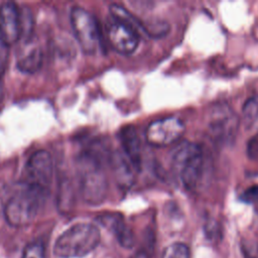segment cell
Returning <instances> with one entry per match:
<instances>
[{"instance_id": "cell-1", "label": "cell", "mask_w": 258, "mask_h": 258, "mask_svg": "<svg viewBox=\"0 0 258 258\" xmlns=\"http://www.w3.org/2000/svg\"><path fill=\"white\" fill-rule=\"evenodd\" d=\"M101 240L99 229L89 223L76 224L56 239L53 252L59 258H80L97 248Z\"/></svg>"}, {"instance_id": "cell-2", "label": "cell", "mask_w": 258, "mask_h": 258, "mask_svg": "<svg viewBox=\"0 0 258 258\" xmlns=\"http://www.w3.org/2000/svg\"><path fill=\"white\" fill-rule=\"evenodd\" d=\"M80 191L83 200L90 205L103 203L107 196L108 183L102 158L93 151L86 152L80 160Z\"/></svg>"}, {"instance_id": "cell-3", "label": "cell", "mask_w": 258, "mask_h": 258, "mask_svg": "<svg viewBox=\"0 0 258 258\" xmlns=\"http://www.w3.org/2000/svg\"><path fill=\"white\" fill-rule=\"evenodd\" d=\"M203 151L196 143L181 142L172 152L173 171L186 189H191L198 184L203 171Z\"/></svg>"}, {"instance_id": "cell-4", "label": "cell", "mask_w": 258, "mask_h": 258, "mask_svg": "<svg viewBox=\"0 0 258 258\" xmlns=\"http://www.w3.org/2000/svg\"><path fill=\"white\" fill-rule=\"evenodd\" d=\"M43 195L34 187L24 185L7 201L4 207L6 222L13 227H24L30 224L37 215Z\"/></svg>"}, {"instance_id": "cell-5", "label": "cell", "mask_w": 258, "mask_h": 258, "mask_svg": "<svg viewBox=\"0 0 258 258\" xmlns=\"http://www.w3.org/2000/svg\"><path fill=\"white\" fill-rule=\"evenodd\" d=\"M70 19L74 34L85 53L96 51L100 43V30L95 16L80 6L71 9Z\"/></svg>"}, {"instance_id": "cell-6", "label": "cell", "mask_w": 258, "mask_h": 258, "mask_svg": "<svg viewBox=\"0 0 258 258\" xmlns=\"http://www.w3.org/2000/svg\"><path fill=\"white\" fill-rule=\"evenodd\" d=\"M26 184L45 194L52 181L53 163L50 154L45 150H37L30 155L26 167Z\"/></svg>"}, {"instance_id": "cell-7", "label": "cell", "mask_w": 258, "mask_h": 258, "mask_svg": "<svg viewBox=\"0 0 258 258\" xmlns=\"http://www.w3.org/2000/svg\"><path fill=\"white\" fill-rule=\"evenodd\" d=\"M185 126L177 117H166L150 123L145 131L148 144L163 147L176 142L184 133Z\"/></svg>"}, {"instance_id": "cell-8", "label": "cell", "mask_w": 258, "mask_h": 258, "mask_svg": "<svg viewBox=\"0 0 258 258\" xmlns=\"http://www.w3.org/2000/svg\"><path fill=\"white\" fill-rule=\"evenodd\" d=\"M22 33L21 14L13 2L0 4V42L9 47L16 43Z\"/></svg>"}, {"instance_id": "cell-9", "label": "cell", "mask_w": 258, "mask_h": 258, "mask_svg": "<svg viewBox=\"0 0 258 258\" xmlns=\"http://www.w3.org/2000/svg\"><path fill=\"white\" fill-rule=\"evenodd\" d=\"M107 36L111 47L124 55L133 53L140 41V34L136 30L115 20L108 26Z\"/></svg>"}, {"instance_id": "cell-10", "label": "cell", "mask_w": 258, "mask_h": 258, "mask_svg": "<svg viewBox=\"0 0 258 258\" xmlns=\"http://www.w3.org/2000/svg\"><path fill=\"white\" fill-rule=\"evenodd\" d=\"M209 126L215 138L227 141L235 135L238 119L227 105H218L211 112Z\"/></svg>"}, {"instance_id": "cell-11", "label": "cell", "mask_w": 258, "mask_h": 258, "mask_svg": "<svg viewBox=\"0 0 258 258\" xmlns=\"http://www.w3.org/2000/svg\"><path fill=\"white\" fill-rule=\"evenodd\" d=\"M110 163L112 167V171L114 173V177L118 185L127 189L131 187L134 182V167L129 159L123 152L115 151L111 154Z\"/></svg>"}, {"instance_id": "cell-12", "label": "cell", "mask_w": 258, "mask_h": 258, "mask_svg": "<svg viewBox=\"0 0 258 258\" xmlns=\"http://www.w3.org/2000/svg\"><path fill=\"white\" fill-rule=\"evenodd\" d=\"M119 136L123 153L132 163L135 170H139L141 167V144L135 128L126 126L120 131Z\"/></svg>"}, {"instance_id": "cell-13", "label": "cell", "mask_w": 258, "mask_h": 258, "mask_svg": "<svg viewBox=\"0 0 258 258\" xmlns=\"http://www.w3.org/2000/svg\"><path fill=\"white\" fill-rule=\"evenodd\" d=\"M42 51L39 46L32 43H26V47L17 56L16 66L17 69L24 74L35 73L42 63Z\"/></svg>"}, {"instance_id": "cell-14", "label": "cell", "mask_w": 258, "mask_h": 258, "mask_svg": "<svg viewBox=\"0 0 258 258\" xmlns=\"http://www.w3.org/2000/svg\"><path fill=\"white\" fill-rule=\"evenodd\" d=\"M100 223L108 228L117 238L119 243L126 248H130L134 243L133 234L118 215H107L100 218Z\"/></svg>"}, {"instance_id": "cell-15", "label": "cell", "mask_w": 258, "mask_h": 258, "mask_svg": "<svg viewBox=\"0 0 258 258\" xmlns=\"http://www.w3.org/2000/svg\"><path fill=\"white\" fill-rule=\"evenodd\" d=\"M243 121L247 126H251L258 119V96L248 99L242 109Z\"/></svg>"}, {"instance_id": "cell-16", "label": "cell", "mask_w": 258, "mask_h": 258, "mask_svg": "<svg viewBox=\"0 0 258 258\" xmlns=\"http://www.w3.org/2000/svg\"><path fill=\"white\" fill-rule=\"evenodd\" d=\"M162 258H190L189 249L183 243H172L164 249Z\"/></svg>"}, {"instance_id": "cell-17", "label": "cell", "mask_w": 258, "mask_h": 258, "mask_svg": "<svg viewBox=\"0 0 258 258\" xmlns=\"http://www.w3.org/2000/svg\"><path fill=\"white\" fill-rule=\"evenodd\" d=\"M21 258H45L44 247L39 242H32L25 246Z\"/></svg>"}, {"instance_id": "cell-18", "label": "cell", "mask_w": 258, "mask_h": 258, "mask_svg": "<svg viewBox=\"0 0 258 258\" xmlns=\"http://www.w3.org/2000/svg\"><path fill=\"white\" fill-rule=\"evenodd\" d=\"M242 251L247 258H258V243L252 240H243Z\"/></svg>"}, {"instance_id": "cell-19", "label": "cell", "mask_w": 258, "mask_h": 258, "mask_svg": "<svg viewBox=\"0 0 258 258\" xmlns=\"http://www.w3.org/2000/svg\"><path fill=\"white\" fill-rule=\"evenodd\" d=\"M242 201L245 203H253L258 200V185H253L247 188L241 196Z\"/></svg>"}, {"instance_id": "cell-20", "label": "cell", "mask_w": 258, "mask_h": 258, "mask_svg": "<svg viewBox=\"0 0 258 258\" xmlns=\"http://www.w3.org/2000/svg\"><path fill=\"white\" fill-rule=\"evenodd\" d=\"M7 62V46L0 42V76L3 74Z\"/></svg>"}, {"instance_id": "cell-21", "label": "cell", "mask_w": 258, "mask_h": 258, "mask_svg": "<svg viewBox=\"0 0 258 258\" xmlns=\"http://www.w3.org/2000/svg\"><path fill=\"white\" fill-rule=\"evenodd\" d=\"M131 258H149V257H148V255H147L145 252L139 251V252H137L134 256H132Z\"/></svg>"}]
</instances>
